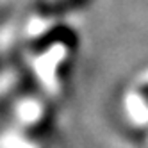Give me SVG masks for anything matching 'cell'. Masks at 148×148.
Returning a JSON list of instances; mask_svg holds the SVG:
<instances>
[{"label": "cell", "instance_id": "cell-5", "mask_svg": "<svg viewBox=\"0 0 148 148\" xmlns=\"http://www.w3.org/2000/svg\"><path fill=\"white\" fill-rule=\"evenodd\" d=\"M38 2H39V7H47V9H52V11L61 13L62 7L77 4V0H38Z\"/></svg>", "mask_w": 148, "mask_h": 148}, {"label": "cell", "instance_id": "cell-2", "mask_svg": "<svg viewBox=\"0 0 148 148\" xmlns=\"http://www.w3.org/2000/svg\"><path fill=\"white\" fill-rule=\"evenodd\" d=\"M54 98L45 91L36 88L34 84L9 103L7 112L11 125L30 130L34 134L52 137L56 129V105Z\"/></svg>", "mask_w": 148, "mask_h": 148}, {"label": "cell", "instance_id": "cell-3", "mask_svg": "<svg viewBox=\"0 0 148 148\" xmlns=\"http://www.w3.org/2000/svg\"><path fill=\"white\" fill-rule=\"evenodd\" d=\"M127 118L136 125L148 123V79L145 77L129 89L123 98Z\"/></svg>", "mask_w": 148, "mask_h": 148}, {"label": "cell", "instance_id": "cell-1", "mask_svg": "<svg viewBox=\"0 0 148 148\" xmlns=\"http://www.w3.org/2000/svg\"><path fill=\"white\" fill-rule=\"evenodd\" d=\"M22 59L36 88L57 100L70 86L79 36L61 13L38 7L22 20Z\"/></svg>", "mask_w": 148, "mask_h": 148}, {"label": "cell", "instance_id": "cell-4", "mask_svg": "<svg viewBox=\"0 0 148 148\" xmlns=\"http://www.w3.org/2000/svg\"><path fill=\"white\" fill-rule=\"evenodd\" d=\"M52 137L9 125L0 132V148H50Z\"/></svg>", "mask_w": 148, "mask_h": 148}]
</instances>
